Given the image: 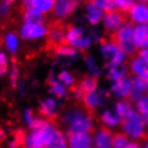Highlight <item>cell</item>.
<instances>
[{
    "label": "cell",
    "instance_id": "6da1fadb",
    "mask_svg": "<svg viewBox=\"0 0 148 148\" xmlns=\"http://www.w3.org/2000/svg\"><path fill=\"white\" fill-rule=\"evenodd\" d=\"M134 29L132 28V25L125 24L123 27H121L118 30L114 33L110 38V42L116 44L117 47H119L124 53H133L136 49L134 44Z\"/></svg>",
    "mask_w": 148,
    "mask_h": 148
},
{
    "label": "cell",
    "instance_id": "7a4b0ae2",
    "mask_svg": "<svg viewBox=\"0 0 148 148\" xmlns=\"http://www.w3.org/2000/svg\"><path fill=\"white\" fill-rule=\"evenodd\" d=\"M66 30H68V28H65V25L62 21H59V20L51 21L47 29V34H48L47 47L50 50H55L59 45L66 44L65 43Z\"/></svg>",
    "mask_w": 148,
    "mask_h": 148
},
{
    "label": "cell",
    "instance_id": "3957f363",
    "mask_svg": "<svg viewBox=\"0 0 148 148\" xmlns=\"http://www.w3.org/2000/svg\"><path fill=\"white\" fill-rule=\"evenodd\" d=\"M65 121L69 125V132H86L88 133L93 128L92 118L78 110H72L65 116Z\"/></svg>",
    "mask_w": 148,
    "mask_h": 148
},
{
    "label": "cell",
    "instance_id": "277c9868",
    "mask_svg": "<svg viewBox=\"0 0 148 148\" xmlns=\"http://www.w3.org/2000/svg\"><path fill=\"white\" fill-rule=\"evenodd\" d=\"M53 132H54V128L51 127L49 123H47L44 127H42L40 129H36V131L33 132V134H30L28 137L25 146H27V148H44V147H47V144L49 142V138H50V136Z\"/></svg>",
    "mask_w": 148,
    "mask_h": 148
},
{
    "label": "cell",
    "instance_id": "5b68a950",
    "mask_svg": "<svg viewBox=\"0 0 148 148\" xmlns=\"http://www.w3.org/2000/svg\"><path fill=\"white\" fill-rule=\"evenodd\" d=\"M123 127L125 133L133 138L143 136V119L133 109L129 110V113L123 118Z\"/></svg>",
    "mask_w": 148,
    "mask_h": 148
},
{
    "label": "cell",
    "instance_id": "8992f818",
    "mask_svg": "<svg viewBox=\"0 0 148 148\" xmlns=\"http://www.w3.org/2000/svg\"><path fill=\"white\" fill-rule=\"evenodd\" d=\"M65 43L70 47L74 48H79V49H84L89 45V39L83 34V32L80 29L77 28H68L66 30V38Z\"/></svg>",
    "mask_w": 148,
    "mask_h": 148
},
{
    "label": "cell",
    "instance_id": "52a82bcc",
    "mask_svg": "<svg viewBox=\"0 0 148 148\" xmlns=\"http://www.w3.org/2000/svg\"><path fill=\"white\" fill-rule=\"evenodd\" d=\"M102 50H103L104 57L108 59V62L112 65H118L119 63H122V60L124 58V51L119 47H117L116 44H113L112 42L103 44Z\"/></svg>",
    "mask_w": 148,
    "mask_h": 148
},
{
    "label": "cell",
    "instance_id": "ba28073f",
    "mask_svg": "<svg viewBox=\"0 0 148 148\" xmlns=\"http://www.w3.org/2000/svg\"><path fill=\"white\" fill-rule=\"evenodd\" d=\"M77 6H78V0H55L53 13L58 19H60L72 14Z\"/></svg>",
    "mask_w": 148,
    "mask_h": 148
},
{
    "label": "cell",
    "instance_id": "9c48e42d",
    "mask_svg": "<svg viewBox=\"0 0 148 148\" xmlns=\"http://www.w3.org/2000/svg\"><path fill=\"white\" fill-rule=\"evenodd\" d=\"M69 148H90L92 138L86 132H69Z\"/></svg>",
    "mask_w": 148,
    "mask_h": 148
},
{
    "label": "cell",
    "instance_id": "30bf717a",
    "mask_svg": "<svg viewBox=\"0 0 148 148\" xmlns=\"http://www.w3.org/2000/svg\"><path fill=\"white\" fill-rule=\"evenodd\" d=\"M47 34V29L42 23H27L21 28V35L25 39H38Z\"/></svg>",
    "mask_w": 148,
    "mask_h": 148
},
{
    "label": "cell",
    "instance_id": "8fae6325",
    "mask_svg": "<svg viewBox=\"0 0 148 148\" xmlns=\"http://www.w3.org/2000/svg\"><path fill=\"white\" fill-rule=\"evenodd\" d=\"M27 10H35L40 14L50 12L54 8L55 0H23Z\"/></svg>",
    "mask_w": 148,
    "mask_h": 148
},
{
    "label": "cell",
    "instance_id": "7c38bea8",
    "mask_svg": "<svg viewBox=\"0 0 148 148\" xmlns=\"http://www.w3.org/2000/svg\"><path fill=\"white\" fill-rule=\"evenodd\" d=\"M104 27L108 30H117L124 23L125 16L122 12H109L104 16Z\"/></svg>",
    "mask_w": 148,
    "mask_h": 148
},
{
    "label": "cell",
    "instance_id": "4fadbf2b",
    "mask_svg": "<svg viewBox=\"0 0 148 148\" xmlns=\"http://www.w3.org/2000/svg\"><path fill=\"white\" fill-rule=\"evenodd\" d=\"M131 19L138 24H147L148 23V6L143 3L134 4L131 9Z\"/></svg>",
    "mask_w": 148,
    "mask_h": 148
},
{
    "label": "cell",
    "instance_id": "5bb4252c",
    "mask_svg": "<svg viewBox=\"0 0 148 148\" xmlns=\"http://www.w3.org/2000/svg\"><path fill=\"white\" fill-rule=\"evenodd\" d=\"M95 89H97V80L94 78H86L80 82L79 87L75 89V95L77 98L83 99L87 94L94 93Z\"/></svg>",
    "mask_w": 148,
    "mask_h": 148
},
{
    "label": "cell",
    "instance_id": "9a60e30c",
    "mask_svg": "<svg viewBox=\"0 0 148 148\" xmlns=\"http://www.w3.org/2000/svg\"><path fill=\"white\" fill-rule=\"evenodd\" d=\"M134 44L138 48H148V24H140L134 28Z\"/></svg>",
    "mask_w": 148,
    "mask_h": 148
},
{
    "label": "cell",
    "instance_id": "2e32d148",
    "mask_svg": "<svg viewBox=\"0 0 148 148\" xmlns=\"http://www.w3.org/2000/svg\"><path fill=\"white\" fill-rule=\"evenodd\" d=\"M113 136L107 128H102L95 136V146L97 148H113Z\"/></svg>",
    "mask_w": 148,
    "mask_h": 148
},
{
    "label": "cell",
    "instance_id": "e0dca14e",
    "mask_svg": "<svg viewBox=\"0 0 148 148\" xmlns=\"http://www.w3.org/2000/svg\"><path fill=\"white\" fill-rule=\"evenodd\" d=\"M132 70L138 78L148 82V63L142 59H136L132 63Z\"/></svg>",
    "mask_w": 148,
    "mask_h": 148
},
{
    "label": "cell",
    "instance_id": "ac0fdd59",
    "mask_svg": "<svg viewBox=\"0 0 148 148\" xmlns=\"http://www.w3.org/2000/svg\"><path fill=\"white\" fill-rule=\"evenodd\" d=\"M131 90H132V83L124 78L118 79L116 84L113 86V92L116 94L121 95V97H125V95L131 94Z\"/></svg>",
    "mask_w": 148,
    "mask_h": 148
},
{
    "label": "cell",
    "instance_id": "d6986e66",
    "mask_svg": "<svg viewBox=\"0 0 148 148\" xmlns=\"http://www.w3.org/2000/svg\"><path fill=\"white\" fill-rule=\"evenodd\" d=\"M45 148H68L66 147L65 138H64V136L62 134V132L54 129V132L51 133L49 142H48Z\"/></svg>",
    "mask_w": 148,
    "mask_h": 148
},
{
    "label": "cell",
    "instance_id": "ffe728a7",
    "mask_svg": "<svg viewBox=\"0 0 148 148\" xmlns=\"http://www.w3.org/2000/svg\"><path fill=\"white\" fill-rule=\"evenodd\" d=\"M87 13H88V19L92 24H97L102 19V10L98 8V5L94 1H89L87 4Z\"/></svg>",
    "mask_w": 148,
    "mask_h": 148
},
{
    "label": "cell",
    "instance_id": "44dd1931",
    "mask_svg": "<svg viewBox=\"0 0 148 148\" xmlns=\"http://www.w3.org/2000/svg\"><path fill=\"white\" fill-rule=\"evenodd\" d=\"M83 101H84V104H86L87 109L92 110L102 103V97L95 93H90V94H87L86 97L83 98Z\"/></svg>",
    "mask_w": 148,
    "mask_h": 148
},
{
    "label": "cell",
    "instance_id": "7402d4cb",
    "mask_svg": "<svg viewBox=\"0 0 148 148\" xmlns=\"http://www.w3.org/2000/svg\"><path fill=\"white\" fill-rule=\"evenodd\" d=\"M54 109H55V103L51 99H48L42 104L40 107V113L43 114L44 117L51 119V117H54Z\"/></svg>",
    "mask_w": 148,
    "mask_h": 148
},
{
    "label": "cell",
    "instance_id": "603a6c76",
    "mask_svg": "<svg viewBox=\"0 0 148 148\" xmlns=\"http://www.w3.org/2000/svg\"><path fill=\"white\" fill-rule=\"evenodd\" d=\"M137 107H138L139 113L143 116V121L148 122V97H143L137 102Z\"/></svg>",
    "mask_w": 148,
    "mask_h": 148
},
{
    "label": "cell",
    "instance_id": "cb8c5ba5",
    "mask_svg": "<svg viewBox=\"0 0 148 148\" xmlns=\"http://www.w3.org/2000/svg\"><path fill=\"white\" fill-rule=\"evenodd\" d=\"M114 4H116V8H118L121 12L128 13L134 5V0H116Z\"/></svg>",
    "mask_w": 148,
    "mask_h": 148
},
{
    "label": "cell",
    "instance_id": "d4e9b609",
    "mask_svg": "<svg viewBox=\"0 0 148 148\" xmlns=\"http://www.w3.org/2000/svg\"><path fill=\"white\" fill-rule=\"evenodd\" d=\"M95 4L98 5V8L102 10H104V12L109 13V12H114V9H116V4H114V1L112 0H95Z\"/></svg>",
    "mask_w": 148,
    "mask_h": 148
},
{
    "label": "cell",
    "instance_id": "484cf974",
    "mask_svg": "<svg viewBox=\"0 0 148 148\" xmlns=\"http://www.w3.org/2000/svg\"><path fill=\"white\" fill-rule=\"evenodd\" d=\"M102 121L104 122V124L107 125H116L119 122V117L118 114H113L112 112H104L102 116Z\"/></svg>",
    "mask_w": 148,
    "mask_h": 148
},
{
    "label": "cell",
    "instance_id": "4316f807",
    "mask_svg": "<svg viewBox=\"0 0 148 148\" xmlns=\"http://www.w3.org/2000/svg\"><path fill=\"white\" fill-rule=\"evenodd\" d=\"M24 16L27 23H42V14L35 10H27Z\"/></svg>",
    "mask_w": 148,
    "mask_h": 148
},
{
    "label": "cell",
    "instance_id": "83f0119b",
    "mask_svg": "<svg viewBox=\"0 0 148 148\" xmlns=\"http://www.w3.org/2000/svg\"><path fill=\"white\" fill-rule=\"evenodd\" d=\"M129 110H132V108L129 107L127 102H121V103H118L116 107V112L119 118H124L129 113Z\"/></svg>",
    "mask_w": 148,
    "mask_h": 148
},
{
    "label": "cell",
    "instance_id": "f1b7e54d",
    "mask_svg": "<svg viewBox=\"0 0 148 148\" xmlns=\"http://www.w3.org/2000/svg\"><path fill=\"white\" fill-rule=\"evenodd\" d=\"M54 51L58 55H64V57H70V55L74 54V49L70 45H68V44H62Z\"/></svg>",
    "mask_w": 148,
    "mask_h": 148
},
{
    "label": "cell",
    "instance_id": "f546056e",
    "mask_svg": "<svg viewBox=\"0 0 148 148\" xmlns=\"http://www.w3.org/2000/svg\"><path fill=\"white\" fill-rule=\"evenodd\" d=\"M128 139L123 134H117L113 140V148H125L128 146Z\"/></svg>",
    "mask_w": 148,
    "mask_h": 148
},
{
    "label": "cell",
    "instance_id": "4dcf8cb0",
    "mask_svg": "<svg viewBox=\"0 0 148 148\" xmlns=\"http://www.w3.org/2000/svg\"><path fill=\"white\" fill-rule=\"evenodd\" d=\"M6 45H8L10 51H15L18 48V39L14 34H9L6 36Z\"/></svg>",
    "mask_w": 148,
    "mask_h": 148
},
{
    "label": "cell",
    "instance_id": "1f68e13d",
    "mask_svg": "<svg viewBox=\"0 0 148 148\" xmlns=\"http://www.w3.org/2000/svg\"><path fill=\"white\" fill-rule=\"evenodd\" d=\"M59 80L63 82L64 84H66V86H70V84L73 83L72 75H70L69 73H66V72H62L60 74H59Z\"/></svg>",
    "mask_w": 148,
    "mask_h": 148
},
{
    "label": "cell",
    "instance_id": "d6a6232c",
    "mask_svg": "<svg viewBox=\"0 0 148 148\" xmlns=\"http://www.w3.org/2000/svg\"><path fill=\"white\" fill-rule=\"evenodd\" d=\"M6 69H8V62H6L5 54L0 53V77L6 72Z\"/></svg>",
    "mask_w": 148,
    "mask_h": 148
},
{
    "label": "cell",
    "instance_id": "836d02e7",
    "mask_svg": "<svg viewBox=\"0 0 148 148\" xmlns=\"http://www.w3.org/2000/svg\"><path fill=\"white\" fill-rule=\"evenodd\" d=\"M53 92H55V93H57L59 97L64 94V89H63V87L58 86V84H53Z\"/></svg>",
    "mask_w": 148,
    "mask_h": 148
},
{
    "label": "cell",
    "instance_id": "e575fe53",
    "mask_svg": "<svg viewBox=\"0 0 148 148\" xmlns=\"http://www.w3.org/2000/svg\"><path fill=\"white\" fill-rule=\"evenodd\" d=\"M139 57H140V59H142V60H144L146 63H148V48H146V49H143L142 51H140Z\"/></svg>",
    "mask_w": 148,
    "mask_h": 148
},
{
    "label": "cell",
    "instance_id": "d590c367",
    "mask_svg": "<svg viewBox=\"0 0 148 148\" xmlns=\"http://www.w3.org/2000/svg\"><path fill=\"white\" fill-rule=\"evenodd\" d=\"M125 148H140V147L138 146V144H136V143H128V146Z\"/></svg>",
    "mask_w": 148,
    "mask_h": 148
},
{
    "label": "cell",
    "instance_id": "8d00e7d4",
    "mask_svg": "<svg viewBox=\"0 0 148 148\" xmlns=\"http://www.w3.org/2000/svg\"><path fill=\"white\" fill-rule=\"evenodd\" d=\"M140 1H143V3H146V1H148V0H140Z\"/></svg>",
    "mask_w": 148,
    "mask_h": 148
},
{
    "label": "cell",
    "instance_id": "74e56055",
    "mask_svg": "<svg viewBox=\"0 0 148 148\" xmlns=\"http://www.w3.org/2000/svg\"><path fill=\"white\" fill-rule=\"evenodd\" d=\"M144 148H148V143H147V144H146V147H144Z\"/></svg>",
    "mask_w": 148,
    "mask_h": 148
},
{
    "label": "cell",
    "instance_id": "f35d334b",
    "mask_svg": "<svg viewBox=\"0 0 148 148\" xmlns=\"http://www.w3.org/2000/svg\"><path fill=\"white\" fill-rule=\"evenodd\" d=\"M90 1H95V0H90Z\"/></svg>",
    "mask_w": 148,
    "mask_h": 148
},
{
    "label": "cell",
    "instance_id": "ab89813d",
    "mask_svg": "<svg viewBox=\"0 0 148 148\" xmlns=\"http://www.w3.org/2000/svg\"><path fill=\"white\" fill-rule=\"evenodd\" d=\"M112 1H116V0H112Z\"/></svg>",
    "mask_w": 148,
    "mask_h": 148
}]
</instances>
